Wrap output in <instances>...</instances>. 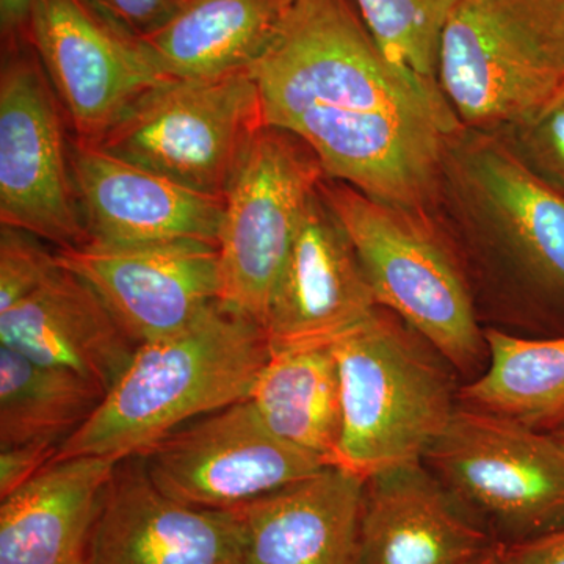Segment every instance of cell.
Returning <instances> with one entry per match:
<instances>
[{"instance_id":"83f0119b","label":"cell","mask_w":564,"mask_h":564,"mask_svg":"<svg viewBox=\"0 0 564 564\" xmlns=\"http://www.w3.org/2000/svg\"><path fill=\"white\" fill-rule=\"evenodd\" d=\"M63 443L39 441L0 448V499L32 480L58 455Z\"/></svg>"},{"instance_id":"7402d4cb","label":"cell","mask_w":564,"mask_h":564,"mask_svg":"<svg viewBox=\"0 0 564 564\" xmlns=\"http://www.w3.org/2000/svg\"><path fill=\"white\" fill-rule=\"evenodd\" d=\"M484 372L459 388V403L541 432L564 429V334L522 337L486 328Z\"/></svg>"},{"instance_id":"e575fe53","label":"cell","mask_w":564,"mask_h":564,"mask_svg":"<svg viewBox=\"0 0 564 564\" xmlns=\"http://www.w3.org/2000/svg\"><path fill=\"white\" fill-rule=\"evenodd\" d=\"M181 2H182V0H181Z\"/></svg>"},{"instance_id":"7c38bea8","label":"cell","mask_w":564,"mask_h":564,"mask_svg":"<svg viewBox=\"0 0 564 564\" xmlns=\"http://www.w3.org/2000/svg\"><path fill=\"white\" fill-rule=\"evenodd\" d=\"M29 43L39 55L76 139L98 143L147 93L170 79L135 36L91 0H35Z\"/></svg>"},{"instance_id":"44dd1931","label":"cell","mask_w":564,"mask_h":564,"mask_svg":"<svg viewBox=\"0 0 564 564\" xmlns=\"http://www.w3.org/2000/svg\"><path fill=\"white\" fill-rule=\"evenodd\" d=\"M291 6L289 0H182L169 20L135 40L165 79H214L251 69Z\"/></svg>"},{"instance_id":"8fae6325","label":"cell","mask_w":564,"mask_h":564,"mask_svg":"<svg viewBox=\"0 0 564 564\" xmlns=\"http://www.w3.org/2000/svg\"><path fill=\"white\" fill-rule=\"evenodd\" d=\"M141 459L163 494L217 511L236 510L329 466L276 436L248 399L181 426Z\"/></svg>"},{"instance_id":"6da1fadb","label":"cell","mask_w":564,"mask_h":564,"mask_svg":"<svg viewBox=\"0 0 564 564\" xmlns=\"http://www.w3.org/2000/svg\"><path fill=\"white\" fill-rule=\"evenodd\" d=\"M251 74L265 126L302 139L326 180L436 210L462 124L440 88L388 61L352 0H295Z\"/></svg>"},{"instance_id":"d6986e66","label":"cell","mask_w":564,"mask_h":564,"mask_svg":"<svg viewBox=\"0 0 564 564\" xmlns=\"http://www.w3.org/2000/svg\"><path fill=\"white\" fill-rule=\"evenodd\" d=\"M0 347L110 391L137 345L77 274L58 267L39 291L0 314Z\"/></svg>"},{"instance_id":"8992f818","label":"cell","mask_w":564,"mask_h":564,"mask_svg":"<svg viewBox=\"0 0 564 564\" xmlns=\"http://www.w3.org/2000/svg\"><path fill=\"white\" fill-rule=\"evenodd\" d=\"M436 79L462 128L532 120L564 93V0H459Z\"/></svg>"},{"instance_id":"7a4b0ae2","label":"cell","mask_w":564,"mask_h":564,"mask_svg":"<svg viewBox=\"0 0 564 564\" xmlns=\"http://www.w3.org/2000/svg\"><path fill=\"white\" fill-rule=\"evenodd\" d=\"M437 214L480 273L551 336L564 334V195L502 137L462 128L445 152Z\"/></svg>"},{"instance_id":"30bf717a","label":"cell","mask_w":564,"mask_h":564,"mask_svg":"<svg viewBox=\"0 0 564 564\" xmlns=\"http://www.w3.org/2000/svg\"><path fill=\"white\" fill-rule=\"evenodd\" d=\"M21 41L9 43L0 74V223L69 250L88 236L70 176L65 111L39 55Z\"/></svg>"},{"instance_id":"ba28073f","label":"cell","mask_w":564,"mask_h":564,"mask_svg":"<svg viewBox=\"0 0 564 564\" xmlns=\"http://www.w3.org/2000/svg\"><path fill=\"white\" fill-rule=\"evenodd\" d=\"M423 463L473 518H484L510 544L564 524L558 433L459 403Z\"/></svg>"},{"instance_id":"484cf974","label":"cell","mask_w":564,"mask_h":564,"mask_svg":"<svg viewBox=\"0 0 564 564\" xmlns=\"http://www.w3.org/2000/svg\"><path fill=\"white\" fill-rule=\"evenodd\" d=\"M24 229L0 225V314L24 302L57 272V251Z\"/></svg>"},{"instance_id":"1f68e13d","label":"cell","mask_w":564,"mask_h":564,"mask_svg":"<svg viewBox=\"0 0 564 564\" xmlns=\"http://www.w3.org/2000/svg\"><path fill=\"white\" fill-rule=\"evenodd\" d=\"M467 564H518L511 558V555L508 554L505 545H499V547H492L491 551L486 552V554L478 556L474 562Z\"/></svg>"},{"instance_id":"e0dca14e","label":"cell","mask_w":564,"mask_h":564,"mask_svg":"<svg viewBox=\"0 0 564 564\" xmlns=\"http://www.w3.org/2000/svg\"><path fill=\"white\" fill-rule=\"evenodd\" d=\"M492 547L425 463L366 480L359 564H467Z\"/></svg>"},{"instance_id":"f1b7e54d","label":"cell","mask_w":564,"mask_h":564,"mask_svg":"<svg viewBox=\"0 0 564 564\" xmlns=\"http://www.w3.org/2000/svg\"><path fill=\"white\" fill-rule=\"evenodd\" d=\"M99 10L111 18L132 36L154 31L169 20L181 0H91Z\"/></svg>"},{"instance_id":"4dcf8cb0","label":"cell","mask_w":564,"mask_h":564,"mask_svg":"<svg viewBox=\"0 0 564 564\" xmlns=\"http://www.w3.org/2000/svg\"><path fill=\"white\" fill-rule=\"evenodd\" d=\"M35 0H0V29L7 43L25 39Z\"/></svg>"},{"instance_id":"9a60e30c","label":"cell","mask_w":564,"mask_h":564,"mask_svg":"<svg viewBox=\"0 0 564 564\" xmlns=\"http://www.w3.org/2000/svg\"><path fill=\"white\" fill-rule=\"evenodd\" d=\"M69 163L88 242L193 240L217 247L223 196L195 191L90 141L69 144Z\"/></svg>"},{"instance_id":"ac0fdd59","label":"cell","mask_w":564,"mask_h":564,"mask_svg":"<svg viewBox=\"0 0 564 564\" xmlns=\"http://www.w3.org/2000/svg\"><path fill=\"white\" fill-rule=\"evenodd\" d=\"M366 480L328 466L236 508L237 564H359Z\"/></svg>"},{"instance_id":"5b68a950","label":"cell","mask_w":564,"mask_h":564,"mask_svg":"<svg viewBox=\"0 0 564 564\" xmlns=\"http://www.w3.org/2000/svg\"><path fill=\"white\" fill-rule=\"evenodd\" d=\"M343 402L333 466L362 480L423 463L458 408L451 366L421 334L378 307L332 347Z\"/></svg>"},{"instance_id":"9c48e42d","label":"cell","mask_w":564,"mask_h":564,"mask_svg":"<svg viewBox=\"0 0 564 564\" xmlns=\"http://www.w3.org/2000/svg\"><path fill=\"white\" fill-rule=\"evenodd\" d=\"M325 177L302 139L274 126L259 129L223 195L217 242L223 307L263 328L304 210Z\"/></svg>"},{"instance_id":"d4e9b609","label":"cell","mask_w":564,"mask_h":564,"mask_svg":"<svg viewBox=\"0 0 564 564\" xmlns=\"http://www.w3.org/2000/svg\"><path fill=\"white\" fill-rule=\"evenodd\" d=\"M388 61L437 87L441 39L459 0H352Z\"/></svg>"},{"instance_id":"52a82bcc","label":"cell","mask_w":564,"mask_h":564,"mask_svg":"<svg viewBox=\"0 0 564 564\" xmlns=\"http://www.w3.org/2000/svg\"><path fill=\"white\" fill-rule=\"evenodd\" d=\"M262 126L261 93L248 69L165 82L96 144L195 191L223 196Z\"/></svg>"},{"instance_id":"f546056e","label":"cell","mask_w":564,"mask_h":564,"mask_svg":"<svg viewBox=\"0 0 564 564\" xmlns=\"http://www.w3.org/2000/svg\"><path fill=\"white\" fill-rule=\"evenodd\" d=\"M505 549L518 564H564V524Z\"/></svg>"},{"instance_id":"3957f363","label":"cell","mask_w":564,"mask_h":564,"mask_svg":"<svg viewBox=\"0 0 564 564\" xmlns=\"http://www.w3.org/2000/svg\"><path fill=\"white\" fill-rule=\"evenodd\" d=\"M270 355L259 323L214 303L181 332L139 345L128 369L54 462L141 458L181 426L248 399Z\"/></svg>"},{"instance_id":"4316f807","label":"cell","mask_w":564,"mask_h":564,"mask_svg":"<svg viewBox=\"0 0 564 564\" xmlns=\"http://www.w3.org/2000/svg\"><path fill=\"white\" fill-rule=\"evenodd\" d=\"M496 133L541 181L564 195V93L532 120Z\"/></svg>"},{"instance_id":"603a6c76","label":"cell","mask_w":564,"mask_h":564,"mask_svg":"<svg viewBox=\"0 0 564 564\" xmlns=\"http://www.w3.org/2000/svg\"><path fill=\"white\" fill-rule=\"evenodd\" d=\"M248 400L276 436L333 466L343 402L332 348L272 352Z\"/></svg>"},{"instance_id":"277c9868","label":"cell","mask_w":564,"mask_h":564,"mask_svg":"<svg viewBox=\"0 0 564 564\" xmlns=\"http://www.w3.org/2000/svg\"><path fill=\"white\" fill-rule=\"evenodd\" d=\"M321 193L350 237L378 306L399 315L456 372H484L488 344L473 276L437 210L380 202L326 177Z\"/></svg>"},{"instance_id":"2e32d148","label":"cell","mask_w":564,"mask_h":564,"mask_svg":"<svg viewBox=\"0 0 564 564\" xmlns=\"http://www.w3.org/2000/svg\"><path fill=\"white\" fill-rule=\"evenodd\" d=\"M234 511L177 502L158 488L143 459L120 462L104 489L85 564H237Z\"/></svg>"},{"instance_id":"5bb4252c","label":"cell","mask_w":564,"mask_h":564,"mask_svg":"<svg viewBox=\"0 0 564 564\" xmlns=\"http://www.w3.org/2000/svg\"><path fill=\"white\" fill-rule=\"evenodd\" d=\"M378 307L350 237L318 187L270 299V351L332 348Z\"/></svg>"},{"instance_id":"836d02e7","label":"cell","mask_w":564,"mask_h":564,"mask_svg":"<svg viewBox=\"0 0 564 564\" xmlns=\"http://www.w3.org/2000/svg\"><path fill=\"white\" fill-rule=\"evenodd\" d=\"M289 2L293 3V2H295V0H289Z\"/></svg>"},{"instance_id":"d6a6232c","label":"cell","mask_w":564,"mask_h":564,"mask_svg":"<svg viewBox=\"0 0 564 564\" xmlns=\"http://www.w3.org/2000/svg\"><path fill=\"white\" fill-rule=\"evenodd\" d=\"M560 434V436L564 437V429L560 430V432H556Z\"/></svg>"},{"instance_id":"ffe728a7","label":"cell","mask_w":564,"mask_h":564,"mask_svg":"<svg viewBox=\"0 0 564 564\" xmlns=\"http://www.w3.org/2000/svg\"><path fill=\"white\" fill-rule=\"evenodd\" d=\"M120 462L57 459L0 503V564H85L99 502Z\"/></svg>"},{"instance_id":"4fadbf2b","label":"cell","mask_w":564,"mask_h":564,"mask_svg":"<svg viewBox=\"0 0 564 564\" xmlns=\"http://www.w3.org/2000/svg\"><path fill=\"white\" fill-rule=\"evenodd\" d=\"M63 269L87 282L133 343L172 336L220 296L215 245L87 242L57 251Z\"/></svg>"},{"instance_id":"cb8c5ba5","label":"cell","mask_w":564,"mask_h":564,"mask_svg":"<svg viewBox=\"0 0 564 564\" xmlns=\"http://www.w3.org/2000/svg\"><path fill=\"white\" fill-rule=\"evenodd\" d=\"M104 393L91 381L0 347V448L66 440L80 429Z\"/></svg>"}]
</instances>
